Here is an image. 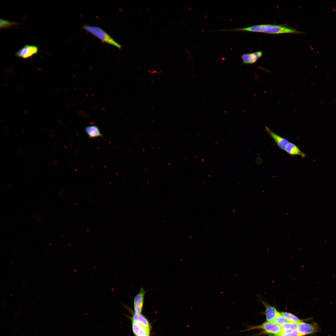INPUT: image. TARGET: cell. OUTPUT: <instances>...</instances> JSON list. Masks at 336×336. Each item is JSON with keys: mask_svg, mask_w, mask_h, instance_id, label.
Segmentation results:
<instances>
[{"mask_svg": "<svg viewBox=\"0 0 336 336\" xmlns=\"http://www.w3.org/2000/svg\"><path fill=\"white\" fill-rule=\"evenodd\" d=\"M220 31H241L263 33L269 34H299L303 32L282 25L264 24L250 26L235 28L230 29H222Z\"/></svg>", "mask_w": 336, "mask_h": 336, "instance_id": "6da1fadb", "label": "cell"}, {"mask_svg": "<svg viewBox=\"0 0 336 336\" xmlns=\"http://www.w3.org/2000/svg\"><path fill=\"white\" fill-rule=\"evenodd\" d=\"M82 27L85 30L97 37L103 42L113 45L119 49L121 48L122 46L120 44L100 27L88 25H83Z\"/></svg>", "mask_w": 336, "mask_h": 336, "instance_id": "7a4b0ae2", "label": "cell"}, {"mask_svg": "<svg viewBox=\"0 0 336 336\" xmlns=\"http://www.w3.org/2000/svg\"><path fill=\"white\" fill-rule=\"evenodd\" d=\"M296 331L301 336L311 334L319 331L318 325L316 323L308 324L301 322L299 323Z\"/></svg>", "mask_w": 336, "mask_h": 336, "instance_id": "3957f363", "label": "cell"}, {"mask_svg": "<svg viewBox=\"0 0 336 336\" xmlns=\"http://www.w3.org/2000/svg\"><path fill=\"white\" fill-rule=\"evenodd\" d=\"M38 48L35 45L27 44L15 53L16 55L24 59L29 58L37 54Z\"/></svg>", "mask_w": 336, "mask_h": 336, "instance_id": "277c9868", "label": "cell"}, {"mask_svg": "<svg viewBox=\"0 0 336 336\" xmlns=\"http://www.w3.org/2000/svg\"><path fill=\"white\" fill-rule=\"evenodd\" d=\"M147 291L142 287L140 288L139 292L136 295L133 299V308L135 313L141 314Z\"/></svg>", "mask_w": 336, "mask_h": 336, "instance_id": "5b68a950", "label": "cell"}, {"mask_svg": "<svg viewBox=\"0 0 336 336\" xmlns=\"http://www.w3.org/2000/svg\"><path fill=\"white\" fill-rule=\"evenodd\" d=\"M254 328L261 329L264 330V331L267 334H272V335L280 333L282 329V328L280 325L276 324L271 322L268 321L265 322L260 325L248 329L247 330L254 329Z\"/></svg>", "mask_w": 336, "mask_h": 336, "instance_id": "8992f818", "label": "cell"}, {"mask_svg": "<svg viewBox=\"0 0 336 336\" xmlns=\"http://www.w3.org/2000/svg\"><path fill=\"white\" fill-rule=\"evenodd\" d=\"M266 133L272 138L277 145L281 149L285 150L286 147L289 142L287 139L277 134L267 126L265 127Z\"/></svg>", "mask_w": 336, "mask_h": 336, "instance_id": "52a82bcc", "label": "cell"}, {"mask_svg": "<svg viewBox=\"0 0 336 336\" xmlns=\"http://www.w3.org/2000/svg\"><path fill=\"white\" fill-rule=\"evenodd\" d=\"M263 55L262 51L243 54L240 56L243 63L245 64H252L256 63Z\"/></svg>", "mask_w": 336, "mask_h": 336, "instance_id": "ba28073f", "label": "cell"}, {"mask_svg": "<svg viewBox=\"0 0 336 336\" xmlns=\"http://www.w3.org/2000/svg\"><path fill=\"white\" fill-rule=\"evenodd\" d=\"M85 131L91 138H96L103 137L99 127L96 125H89L85 127Z\"/></svg>", "mask_w": 336, "mask_h": 336, "instance_id": "9c48e42d", "label": "cell"}, {"mask_svg": "<svg viewBox=\"0 0 336 336\" xmlns=\"http://www.w3.org/2000/svg\"><path fill=\"white\" fill-rule=\"evenodd\" d=\"M262 303L265 307V311L266 320L267 321L271 322L280 314L276 308L270 306L266 302L262 301Z\"/></svg>", "mask_w": 336, "mask_h": 336, "instance_id": "30bf717a", "label": "cell"}, {"mask_svg": "<svg viewBox=\"0 0 336 336\" xmlns=\"http://www.w3.org/2000/svg\"><path fill=\"white\" fill-rule=\"evenodd\" d=\"M288 154L292 156H299L303 158L306 157V155L295 144L289 142L287 145L285 150Z\"/></svg>", "mask_w": 336, "mask_h": 336, "instance_id": "8fae6325", "label": "cell"}, {"mask_svg": "<svg viewBox=\"0 0 336 336\" xmlns=\"http://www.w3.org/2000/svg\"><path fill=\"white\" fill-rule=\"evenodd\" d=\"M132 322L138 324L150 330L149 323L147 319L141 314L134 313L132 317Z\"/></svg>", "mask_w": 336, "mask_h": 336, "instance_id": "7c38bea8", "label": "cell"}, {"mask_svg": "<svg viewBox=\"0 0 336 336\" xmlns=\"http://www.w3.org/2000/svg\"><path fill=\"white\" fill-rule=\"evenodd\" d=\"M132 328L135 336H150V330L138 324L132 322Z\"/></svg>", "mask_w": 336, "mask_h": 336, "instance_id": "4fadbf2b", "label": "cell"}, {"mask_svg": "<svg viewBox=\"0 0 336 336\" xmlns=\"http://www.w3.org/2000/svg\"><path fill=\"white\" fill-rule=\"evenodd\" d=\"M272 336H302L296 330H292L282 329L281 332Z\"/></svg>", "mask_w": 336, "mask_h": 336, "instance_id": "5bb4252c", "label": "cell"}, {"mask_svg": "<svg viewBox=\"0 0 336 336\" xmlns=\"http://www.w3.org/2000/svg\"><path fill=\"white\" fill-rule=\"evenodd\" d=\"M299 323L289 322L281 324L280 326L282 329L286 330H296Z\"/></svg>", "mask_w": 336, "mask_h": 336, "instance_id": "9a60e30c", "label": "cell"}, {"mask_svg": "<svg viewBox=\"0 0 336 336\" xmlns=\"http://www.w3.org/2000/svg\"><path fill=\"white\" fill-rule=\"evenodd\" d=\"M271 322L276 324L280 325L285 323L291 321L287 318L282 316L280 312V314Z\"/></svg>", "mask_w": 336, "mask_h": 336, "instance_id": "2e32d148", "label": "cell"}, {"mask_svg": "<svg viewBox=\"0 0 336 336\" xmlns=\"http://www.w3.org/2000/svg\"><path fill=\"white\" fill-rule=\"evenodd\" d=\"M0 28L2 29H6L10 28L17 25V23L3 19H0Z\"/></svg>", "mask_w": 336, "mask_h": 336, "instance_id": "e0dca14e", "label": "cell"}, {"mask_svg": "<svg viewBox=\"0 0 336 336\" xmlns=\"http://www.w3.org/2000/svg\"><path fill=\"white\" fill-rule=\"evenodd\" d=\"M280 313L282 316L287 318L291 322L296 323H300L301 322V320L292 313L286 312H281Z\"/></svg>", "mask_w": 336, "mask_h": 336, "instance_id": "ac0fdd59", "label": "cell"}]
</instances>
